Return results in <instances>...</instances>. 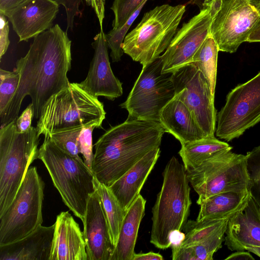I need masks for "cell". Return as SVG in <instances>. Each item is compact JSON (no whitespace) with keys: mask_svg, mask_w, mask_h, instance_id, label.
Segmentation results:
<instances>
[{"mask_svg":"<svg viewBox=\"0 0 260 260\" xmlns=\"http://www.w3.org/2000/svg\"><path fill=\"white\" fill-rule=\"evenodd\" d=\"M71 60V41L58 24L34 38L26 54L16 62L14 70L20 75L19 84L0 114L1 126L17 120L26 95L31 98L34 117L39 119L49 99L70 85Z\"/></svg>","mask_w":260,"mask_h":260,"instance_id":"cell-1","label":"cell"},{"mask_svg":"<svg viewBox=\"0 0 260 260\" xmlns=\"http://www.w3.org/2000/svg\"><path fill=\"white\" fill-rule=\"evenodd\" d=\"M165 132L159 122L127 118L111 127L94 144V177L109 187L148 152L160 147Z\"/></svg>","mask_w":260,"mask_h":260,"instance_id":"cell-2","label":"cell"},{"mask_svg":"<svg viewBox=\"0 0 260 260\" xmlns=\"http://www.w3.org/2000/svg\"><path fill=\"white\" fill-rule=\"evenodd\" d=\"M162 176L161 188L152 209L150 241L166 249L171 246V233L181 231L187 222L192 202L186 169L176 157L169 160Z\"/></svg>","mask_w":260,"mask_h":260,"instance_id":"cell-3","label":"cell"},{"mask_svg":"<svg viewBox=\"0 0 260 260\" xmlns=\"http://www.w3.org/2000/svg\"><path fill=\"white\" fill-rule=\"evenodd\" d=\"M41 159L64 204L84 220L87 202L95 190L92 171L80 158L71 156L58 148L49 137L39 148Z\"/></svg>","mask_w":260,"mask_h":260,"instance_id":"cell-4","label":"cell"},{"mask_svg":"<svg viewBox=\"0 0 260 260\" xmlns=\"http://www.w3.org/2000/svg\"><path fill=\"white\" fill-rule=\"evenodd\" d=\"M37 127L18 131L16 120L0 129V215L14 200L30 165L38 158Z\"/></svg>","mask_w":260,"mask_h":260,"instance_id":"cell-5","label":"cell"},{"mask_svg":"<svg viewBox=\"0 0 260 260\" xmlns=\"http://www.w3.org/2000/svg\"><path fill=\"white\" fill-rule=\"evenodd\" d=\"M185 12L184 5L165 4L145 13L125 37L124 53L142 66L155 60L170 45Z\"/></svg>","mask_w":260,"mask_h":260,"instance_id":"cell-6","label":"cell"},{"mask_svg":"<svg viewBox=\"0 0 260 260\" xmlns=\"http://www.w3.org/2000/svg\"><path fill=\"white\" fill-rule=\"evenodd\" d=\"M106 114L98 98L89 94L79 83H71L43 107L37 121L38 135L47 137L54 131L93 124L100 127Z\"/></svg>","mask_w":260,"mask_h":260,"instance_id":"cell-7","label":"cell"},{"mask_svg":"<svg viewBox=\"0 0 260 260\" xmlns=\"http://www.w3.org/2000/svg\"><path fill=\"white\" fill-rule=\"evenodd\" d=\"M44 187L37 168H29L12 202L0 215V245L21 239L42 225Z\"/></svg>","mask_w":260,"mask_h":260,"instance_id":"cell-8","label":"cell"},{"mask_svg":"<svg viewBox=\"0 0 260 260\" xmlns=\"http://www.w3.org/2000/svg\"><path fill=\"white\" fill-rule=\"evenodd\" d=\"M197 201L228 191H249L246 155L231 150L219 152L193 169L186 170Z\"/></svg>","mask_w":260,"mask_h":260,"instance_id":"cell-9","label":"cell"},{"mask_svg":"<svg viewBox=\"0 0 260 260\" xmlns=\"http://www.w3.org/2000/svg\"><path fill=\"white\" fill-rule=\"evenodd\" d=\"M159 57L143 68L126 101L127 119L159 122L162 109L175 96L172 73H162Z\"/></svg>","mask_w":260,"mask_h":260,"instance_id":"cell-10","label":"cell"},{"mask_svg":"<svg viewBox=\"0 0 260 260\" xmlns=\"http://www.w3.org/2000/svg\"><path fill=\"white\" fill-rule=\"evenodd\" d=\"M260 21V0H219L210 34L219 50L235 52Z\"/></svg>","mask_w":260,"mask_h":260,"instance_id":"cell-11","label":"cell"},{"mask_svg":"<svg viewBox=\"0 0 260 260\" xmlns=\"http://www.w3.org/2000/svg\"><path fill=\"white\" fill-rule=\"evenodd\" d=\"M217 120L216 135L227 141L260 122V72L228 93Z\"/></svg>","mask_w":260,"mask_h":260,"instance_id":"cell-12","label":"cell"},{"mask_svg":"<svg viewBox=\"0 0 260 260\" xmlns=\"http://www.w3.org/2000/svg\"><path fill=\"white\" fill-rule=\"evenodd\" d=\"M175 96L189 109L205 138L214 136L216 110L214 95L206 77L188 63L172 73Z\"/></svg>","mask_w":260,"mask_h":260,"instance_id":"cell-13","label":"cell"},{"mask_svg":"<svg viewBox=\"0 0 260 260\" xmlns=\"http://www.w3.org/2000/svg\"><path fill=\"white\" fill-rule=\"evenodd\" d=\"M218 2L213 0L177 30L165 53L159 56L162 73H172L190 62L196 51L210 35V25Z\"/></svg>","mask_w":260,"mask_h":260,"instance_id":"cell-14","label":"cell"},{"mask_svg":"<svg viewBox=\"0 0 260 260\" xmlns=\"http://www.w3.org/2000/svg\"><path fill=\"white\" fill-rule=\"evenodd\" d=\"M59 5L55 0H25L2 14L11 23L19 42L27 41L52 27Z\"/></svg>","mask_w":260,"mask_h":260,"instance_id":"cell-15","label":"cell"},{"mask_svg":"<svg viewBox=\"0 0 260 260\" xmlns=\"http://www.w3.org/2000/svg\"><path fill=\"white\" fill-rule=\"evenodd\" d=\"M94 50L86 78L80 86L92 96H104L113 101L122 95V83L113 73L110 66L105 34H98L91 44Z\"/></svg>","mask_w":260,"mask_h":260,"instance_id":"cell-16","label":"cell"},{"mask_svg":"<svg viewBox=\"0 0 260 260\" xmlns=\"http://www.w3.org/2000/svg\"><path fill=\"white\" fill-rule=\"evenodd\" d=\"M83 223L87 260H110L114 247L103 206L96 190L89 198Z\"/></svg>","mask_w":260,"mask_h":260,"instance_id":"cell-17","label":"cell"},{"mask_svg":"<svg viewBox=\"0 0 260 260\" xmlns=\"http://www.w3.org/2000/svg\"><path fill=\"white\" fill-rule=\"evenodd\" d=\"M225 235L224 244L231 251L260 246V211L251 197L229 218Z\"/></svg>","mask_w":260,"mask_h":260,"instance_id":"cell-18","label":"cell"},{"mask_svg":"<svg viewBox=\"0 0 260 260\" xmlns=\"http://www.w3.org/2000/svg\"><path fill=\"white\" fill-rule=\"evenodd\" d=\"M54 223L49 260H87L83 233L71 214L61 212Z\"/></svg>","mask_w":260,"mask_h":260,"instance_id":"cell-19","label":"cell"},{"mask_svg":"<svg viewBox=\"0 0 260 260\" xmlns=\"http://www.w3.org/2000/svg\"><path fill=\"white\" fill-rule=\"evenodd\" d=\"M55 223L42 225L26 237L0 245V260H49Z\"/></svg>","mask_w":260,"mask_h":260,"instance_id":"cell-20","label":"cell"},{"mask_svg":"<svg viewBox=\"0 0 260 260\" xmlns=\"http://www.w3.org/2000/svg\"><path fill=\"white\" fill-rule=\"evenodd\" d=\"M160 153V147L151 150L109 187L126 212L140 194Z\"/></svg>","mask_w":260,"mask_h":260,"instance_id":"cell-21","label":"cell"},{"mask_svg":"<svg viewBox=\"0 0 260 260\" xmlns=\"http://www.w3.org/2000/svg\"><path fill=\"white\" fill-rule=\"evenodd\" d=\"M159 122L181 144L205 138L191 111L175 95L161 110Z\"/></svg>","mask_w":260,"mask_h":260,"instance_id":"cell-22","label":"cell"},{"mask_svg":"<svg viewBox=\"0 0 260 260\" xmlns=\"http://www.w3.org/2000/svg\"><path fill=\"white\" fill-rule=\"evenodd\" d=\"M146 203L140 194L127 210L110 260H132Z\"/></svg>","mask_w":260,"mask_h":260,"instance_id":"cell-23","label":"cell"},{"mask_svg":"<svg viewBox=\"0 0 260 260\" xmlns=\"http://www.w3.org/2000/svg\"><path fill=\"white\" fill-rule=\"evenodd\" d=\"M251 197L249 191H228L197 201L200 206L197 220L225 218L241 209Z\"/></svg>","mask_w":260,"mask_h":260,"instance_id":"cell-24","label":"cell"},{"mask_svg":"<svg viewBox=\"0 0 260 260\" xmlns=\"http://www.w3.org/2000/svg\"><path fill=\"white\" fill-rule=\"evenodd\" d=\"M232 149V147L227 143L212 137L181 144L179 154L187 170L197 167L219 152Z\"/></svg>","mask_w":260,"mask_h":260,"instance_id":"cell-25","label":"cell"},{"mask_svg":"<svg viewBox=\"0 0 260 260\" xmlns=\"http://www.w3.org/2000/svg\"><path fill=\"white\" fill-rule=\"evenodd\" d=\"M228 222L205 239L184 247L172 245L173 260H213V254L222 247Z\"/></svg>","mask_w":260,"mask_h":260,"instance_id":"cell-26","label":"cell"},{"mask_svg":"<svg viewBox=\"0 0 260 260\" xmlns=\"http://www.w3.org/2000/svg\"><path fill=\"white\" fill-rule=\"evenodd\" d=\"M94 184L95 189L99 194L103 206L112 243L115 247L126 212L123 209L109 187L100 182L94 177Z\"/></svg>","mask_w":260,"mask_h":260,"instance_id":"cell-27","label":"cell"},{"mask_svg":"<svg viewBox=\"0 0 260 260\" xmlns=\"http://www.w3.org/2000/svg\"><path fill=\"white\" fill-rule=\"evenodd\" d=\"M218 47L210 34L194 54L189 63L194 65L207 79L215 94Z\"/></svg>","mask_w":260,"mask_h":260,"instance_id":"cell-28","label":"cell"},{"mask_svg":"<svg viewBox=\"0 0 260 260\" xmlns=\"http://www.w3.org/2000/svg\"><path fill=\"white\" fill-rule=\"evenodd\" d=\"M230 217L200 221L187 220L182 229L184 231L185 238L183 242L177 246L184 247L205 239L226 224Z\"/></svg>","mask_w":260,"mask_h":260,"instance_id":"cell-29","label":"cell"},{"mask_svg":"<svg viewBox=\"0 0 260 260\" xmlns=\"http://www.w3.org/2000/svg\"><path fill=\"white\" fill-rule=\"evenodd\" d=\"M147 1H145L134 12L122 26L118 28H113L108 34H105L107 46L111 49L110 56L113 62H118L121 60V57L124 53L122 44L126 32L137 18Z\"/></svg>","mask_w":260,"mask_h":260,"instance_id":"cell-30","label":"cell"},{"mask_svg":"<svg viewBox=\"0 0 260 260\" xmlns=\"http://www.w3.org/2000/svg\"><path fill=\"white\" fill-rule=\"evenodd\" d=\"M77 126L54 131L47 137L60 149L72 156L80 158L78 138L82 129Z\"/></svg>","mask_w":260,"mask_h":260,"instance_id":"cell-31","label":"cell"},{"mask_svg":"<svg viewBox=\"0 0 260 260\" xmlns=\"http://www.w3.org/2000/svg\"><path fill=\"white\" fill-rule=\"evenodd\" d=\"M249 192L260 211V145L246 154Z\"/></svg>","mask_w":260,"mask_h":260,"instance_id":"cell-32","label":"cell"},{"mask_svg":"<svg viewBox=\"0 0 260 260\" xmlns=\"http://www.w3.org/2000/svg\"><path fill=\"white\" fill-rule=\"evenodd\" d=\"M20 81V75L15 70H0V114L6 108L16 92Z\"/></svg>","mask_w":260,"mask_h":260,"instance_id":"cell-33","label":"cell"},{"mask_svg":"<svg viewBox=\"0 0 260 260\" xmlns=\"http://www.w3.org/2000/svg\"><path fill=\"white\" fill-rule=\"evenodd\" d=\"M146 1L148 0H114L111 7L115 16L112 22L113 28L122 26Z\"/></svg>","mask_w":260,"mask_h":260,"instance_id":"cell-34","label":"cell"},{"mask_svg":"<svg viewBox=\"0 0 260 260\" xmlns=\"http://www.w3.org/2000/svg\"><path fill=\"white\" fill-rule=\"evenodd\" d=\"M97 125L93 124L83 127L78 138L80 153L84 158V162L91 171L93 154L92 152V132Z\"/></svg>","mask_w":260,"mask_h":260,"instance_id":"cell-35","label":"cell"},{"mask_svg":"<svg viewBox=\"0 0 260 260\" xmlns=\"http://www.w3.org/2000/svg\"><path fill=\"white\" fill-rule=\"evenodd\" d=\"M59 5L65 8L67 14V30H72L74 27L75 17L81 16L82 13L80 6L82 0H55Z\"/></svg>","mask_w":260,"mask_h":260,"instance_id":"cell-36","label":"cell"},{"mask_svg":"<svg viewBox=\"0 0 260 260\" xmlns=\"http://www.w3.org/2000/svg\"><path fill=\"white\" fill-rule=\"evenodd\" d=\"M9 26L7 17L0 13V59L7 52L9 44Z\"/></svg>","mask_w":260,"mask_h":260,"instance_id":"cell-37","label":"cell"},{"mask_svg":"<svg viewBox=\"0 0 260 260\" xmlns=\"http://www.w3.org/2000/svg\"><path fill=\"white\" fill-rule=\"evenodd\" d=\"M34 117V110L31 103L28 105L16 120L17 129L19 132H24L28 130L31 126Z\"/></svg>","mask_w":260,"mask_h":260,"instance_id":"cell-38","label":"cell"},{"mask_svg":"<svg viewBox=\"0 0 260 260\" xmlns=\"http://www.w3.org/2000/svg\"><path fill=\"white\" fill-rule=\"evenodd\" d=\"M86 4L94 10L98 18L101 30H103V21L105 17V5L106 0H85Z\"/></svg>","mask_w":260,"mask_h":260,"instance_id":"cell-39","label":"cell"},{"mask_svg":"<svg viewBox=\"0 0 260 260\" xmlns=\"http://www.w3.org/2000/svg\"><path fill=\"white\" fill-rule=\"evenodd\" d=\"M164 257L159 253H155L152 251L147 253H135L132 260H163Z\"/></svg>","mask_w":260,"mask_h":260,"instance_id":"cell-40","label":"cell"},{"mask_svg":"<svg viewBox=\"0 0 260 260\" xmlns=\"http://www.w3.org/2000/svg\"><path fill=\"white\" fill-rule=\"evenodd\" d=\"M250 252L245 250L236 251L228 256L225 260H254Z\"/></svg>","mask_w":260,"mask_h":260,"instance_id":"cell-41","label":"cell"},{"mask_svg":"<svg viewBox=\"0 0 260 260\" xmlns=\"http://www.w3.org/2000/svg\"><path fill=\"white\" fill-rule=\"evenodd\" d=\"M25 0H0V13L13 9Z\"/></svg>","mask_w":260,"mask_h":260,"instance_id":"cell-42","label":"cell"},{"mask_svg":"<svg viewBox=\"0 0 260 260\" xmlns=\"http://www.w3.org/2000/svg\"><path fill=\"white\" fill-rule=\"evenodd\" d=\"M185 238V233L180 230H176L173 231L171 235L170 239L171 242V246L179 245L184 240Z\"/></svg>","mask_w":260,"mask_h":260,"instance_id":"cell-43","label":"cell"},{"mask_svg":"<svg viewBox=\"0 0 260 260\" xmlns=\"http://www.w3.org/2000/svg\"><path fill=\"white\" fill-rule=\"evenodd\" d=\"M248 42H260V21L255 26L249 35L247 41Z\"/></svg>","mask_w":260,"mask_h":260,"instance_id":"cell-44","label":"cell"},{"mask_svg":"<svg viewBox=\"0 0 260 260\" xmlns=\"http://www.w3.org/2000/svg\"><path fill=\"white\" fill-rule=\"evenodd\" d=\"M213 0H190L189 3L196 5L200 10L203 9L205 6L209 5Z\"/></svg>","mask_w":260,"mask_h":260,"instance_id":"cell-45","label":"cell"},{"mask_svg":"<svg viewBox=\"0 0 260 260\" xmlns=\"http://www.w3.org/2000/svg\"><path fill=\"white\" fill-rule=\"evenodd\" d=\"M245 250L252 252L260 257V246H248Z\"/></svg>","mask_w":260,"mask_h":260,"instance_id":"cell-46","label":"cell"}]
</instances>
